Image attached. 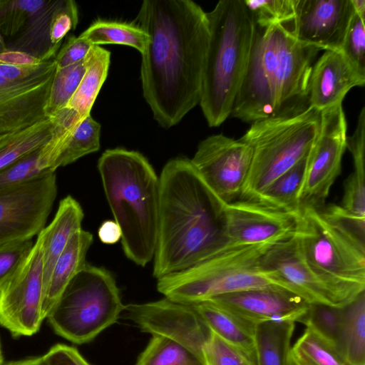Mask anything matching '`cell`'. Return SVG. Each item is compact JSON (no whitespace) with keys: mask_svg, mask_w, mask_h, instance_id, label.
I'll list each match as a JSON object with an SVG mask.
<instances>
[{"mask_svg":"<svg viewBox=\"0 0 365 365\" xmlns=\"http://www.w3.org/2000/svg\"><path fill=\"white\" fill-rule=\"evenodd\" d=\"M153 275L157 279L191 267L227 246L222 235V205L191 160L176 158L163 168Z\"/></svg>","mask_w":365,"mask_h":365,"instance_id":"obj_2","label":"cell"},{"mask_svg":"<svg viewBox=\"0 0 365 365\" xmlns=\"http://www.w3.org/2000/svg\"><path fill=\"white\" fill-rule=\"evenodd\" d=\"M364 181L351 173L344 182V192L339 205L345 212L359 219H365Z\"/></svg>","mask_w":365,"mask_h":365,"instance_id":"obj_42","label":"cell"},{"mask_svg":"<svg viewBox=\"0 0 365 365\" xmlns=\"http://www.w3.org/2000/svg\"><path fill=\"white\" fill-rule=\"evenodd\" d=\"M287 365H304L302 362H300L292 353L291 349L289 351L287 364Z\"/></svg>","mask_w":365,"mask_h":365,"instance_id":"obj_50","label":"cell"},{"mask_svg":"<svg viewBox=\"0 0 365 365\" xmlns=\"http://www.w3.org/2000/svg\"><path fill=\"white\" fill-rule=\"evenodd\" d=\"M221 224L227 247L273 245L294 235L297 215L238 199L222 207Z\"/></svg>","mask_w":365,"mask_h":365,"instance_id":"obj_15","label":"cell"},{"mask_svg":"<svg viewBox=\"0 0 365 365\" xmlns=\"http://www.w3.org/2000/svg\"><path fill=\"white\" fill-rule=\"evenodd\" d=\"M83 217L79 202L68 195L60 201L52 222L38 233L43 256V289L70 238L81 229Z\"/></svg>","mask_w":365,"mask_h":365,"instance_id":"obj_20","label":"cell"},{"mask_svg":"<svg viewBox=\"0 0 365 365\" xmlns=\"http://www.w3.org/2000/svg\"><path fill=\"white\" fill-rule=\"evenodd\" d=\"M210 330L255 363V326L210 301L192 304Z\"/></svg>","mask_w":365,"mask_h":365,"instance_id":"obj_22","label":"cell"},{"mask_svg":"<svg viewBox=\"0 0 365 365\" xmlns=\"http://www.w3.org/2000/svg\"><path fill=\"white\" fill-rule=\"evenodd\" d=\"M58 0H38L26 24L13 38L7 49L29 53L46 61L54 58L58 50L50 42L49 28L53 13Z\"/></svg>","mask_w":365,"mask_h":365,"instance_id":"obj_23","label":"cell"},{"mask_svg":"<svg viewBox=\"0 0 365 365\" xmlns=\"http://www.w3.org/2000/svg\"><path fill=\"white\" fill-rule=\"evenodd\" d=\"M271 246L226 247L191 267L158 279L157 289L165 298L187 304L267 287L291 291L284 282L262 267V255Z\"/></svg>","mask_w":365,"mask_h":365,"instance_id":"obj_7","label":"cell"},{"mask_svg":"<svg viewBox=\"0 0 365 365\" xmlns=\"http://www.w3.org/2000/svg\"><path fill=\"white\" fill-rule=\"evenodd\" d=\"M210 38L199 104L210 127L232 113L249 61L253 19L244 0H220L206 12Z\"/></svg>","mask_w":365,"mask_h":365,"instance_id":"obj_5","label":"cell"},{"mask_svg":"<svg viewBox=\"0 0 365 365\" xmlns=\"http://www.w3.org/2000/svg\"><path fill=\"white\" fill-rule=\"evenodd\" d=\"M135 365H202L187 349L167 338L153 336Z\"/></svg>","mask_w":365,"mask_h":365,"instance_id":"obj_31","label":"cell"},{"mask_svg":"<svg viewBox=\"0 0 365 365\" xmlns=\"http://www.w3.org/2000/svg\"><path fill=\"white\" fill-rule=\"evenodd\" d=\"M341 51L350 63L365 76V21L356 13L349 24Z\"/></svg>","mask_w":365,"mask_h":365,"instance_id":"obj_41","label":"cell"},{"mask_svg":"<svg viewBox=\"0 0 365 365\" xmlns=\"http://www.w3.org/2000/svg\"><path fill=\"white\" fill-rule=\"evenodd\" d=\"M361 74L340 51H325L314 63L308 81L309 105L319 111L342 104L354 87L363 86Z\"/></svg>","mask_w":365,"mask_h":365,"instance_id":"obj_19","label":"cell"},{"mask_svg":"<svg viewBox=\"0 0 365 365\" xmlns=\"http://www.w3.org/2000/svg\"><path fill=\"white\" fill-rule=\"evenodd\" d=\"M264 269L284 282L292 292L309 304L343 307L349 304L329 287L306 261L294 235L269 247L262 255Z\"/></svg>","mask_w":365,"mask_h":365,"instance_id":"obj_17","label":"cell"},{"mask_svg":"<svg viewBox=\"0 0 365 365\" xmlns=\"http://www.w3.org/2000/svg\"><path fill=\"white\" fill-rule=\"evenodd\" d=\"M41 148L0 170V192L55 172L42 160Z\"/></svg>","mask_w":365,"mask_h":365,"instance_id":"obj_35","label":"cell"},{"mask_svg":"<svg viewBox=\"0 0 365 365\" xmlns=\"http://www.w3.org/2000/svg\"><path fill=\"white\" fill-rule=\"evenodd\" d=\"M202 354L203 365H255L246 353L212 331Z\"/></svg>","mask_w":365,"mask_h":365,"instance_id":"obj_37","label":"cell"},{"mask_svg":"<svg viewBox=\"0 0 365 365\" xmlns=\"http://www.w3.org/2000/svg\"><path fill=\"white\" fill-rule=\"evenodd\" d=\"M291 351L304 365H346L332 345L307 327L291 346Z\"/></svg>","mask_w":365,"mask_h":365,"instance_id":"obj_32","label":"cell"},{"mask_svg":"<svg viewBox=\"0 0 365 365\" xmlns=\"http://www.w3.org/2000/svg\"><path fill=\"white\" fill-rule=\"evenodd\" d=\"M207 301L255 326L269 322H299L309 303L281 287H267L232 292Z\"/></svg>","mask_w":365,"mask_h":365,"instance_id":"obj_18","label":"cell"},{"mask_svg":"<svg viewBox=\"0 0 365 365\" xmlns=\"http://www.w3.org/2000/svg\"><path fill=\"white\" fill-rule=\"evenodd\" d=\"M295 235L311 268L347 302L365 292V238L307 205L297 215Z\"/></svg>","mask_w":365,"mask_h":365,"instance_id":"obj_6","label":"cell"},{"mask_svg":"<svg viewBox=\"0 0 365 365\" xmlns=\"http://www.w3.org/2000/svg\"><path fill=\"white\" fill-rule=\"evenodd\" d=\"M1 135H1L0 136H1Z\"/></svg>","mask_w":365,"mask_h":365,"instance_id":"obj_53","label":"cell"},{"mask_svg":"<svg viewBox=\"0 0 365 365\" xmlns=\"http://www.w3.org/2000/svg\"><path fill=\"white\" fill-rule=\"evenodd\" d=\"M92 242V234L82 228L70 238L43 289L41 304L43 319L47 317L68 284L86 264V254Z\"/></svg>","mask_w":365,"mask_h":365,"instance_id":"obj_21","label":"cell"},{"mask_svg":"<svg viewBox=\"0 0 365 365\" xmlns=\"http://www.w3.org/2000/svg\"><path fill=\"white\" fill-rule=\"evenodd\" d=\"M92 46L80 35L71 36L54 57L56 68H62L83 61Z\"/></svg>","mask_w":365,"mask_h":365,"instance_id":"obj_43","label":"cell"},{"mask_svg":"<svg viewBox=\"0 0 365 365\" xmlns=\"http://www.w3.org/2000/svg\"><path fill=\"white\" fill-rule=\"evenodd\" d=\"M43 365H91L74 347L58 344L41 356Z\"/></svg>","mask_w":365,"mask_h":365,"instance_id":"obj_44","label":"cell"},{"mask_svg":"<svg viewBox=\"0 0 365 365\" xmlns=\"http://www.w3.org/2000/svg\"><path fill=\"white\" fill-rule=\"evenodd\" d=\"M337 351L346 365H365V292L343 307Z\"/></svg>","mask_w":365,"mask_h":365,"instance_id":"obj_25","label":"cell"},{"mask_svg":"<svg viewBox=\"0 0 365 365\" xmlns=\"http://www.w3.org/2000/svg\"><path fill=\"white\" fill-rule=\"evenodd\" d=\"M55 172L0 192V245L30 240L45 227L57 195Z\"/></svg>","mask_w":365,"mask_h":365,"instance_id":"obj_13","label":"cell"},{"mask_svg":"<svg viewBox=\"0 0 365 365\" xmlns=\"http://www.w3.org/2000/svg\"><path fill=\"white\" fill-rule=\"evenodd\" d=\"M342 319L343 307L309 304L299 322L312 329L337 350Z\"/></svg>","mask_w":365,"mask_h":365,"instance_id":"obj_34","label":"cell"},{"mask_svg":"<svg viewBox=\"0 0 365 365\" xmlns=\"http://www.w3.org/2000/svg\"><path fill=\"white\" fill-rule=\"evenodd\" d=\"M84 61V74L66 106L76 111L83 119L91 115V108L106 79L110 53L100 46L93 45Z\"/></svg>","mask_w":365,"mask_h":365,"instance_id":"obj_24","label":"cell"},{"mask_svg":"<svg viewBox=\"0 0 365 365\" xmlns=\"http://www.w3.org/2000/svg\"><path fill=\"white\" fill-rule=\"evenodd\" d=\"M78 22V12L73 0H58L49 28V38L52 46L59 50L64 37L74 30Z\"/></svg>","mask_w":365,"mask_h":365,"instance_id":"obj_40","label":"cell"},{"mask_svg":"<svg viewBox=\"0 0 365 365\" xmlns=\"http://www.w3.org/2000/svg\"><path fill=\"white\" fill-rule=\"evenodd\" d=\"M45 62L24 51L6 49L0 53V63L16 66H36Z\"/></svg>","mask_w":365,"mask_h":365,"instance_id":"obj_46","label":"cell"},{"mask_svg":"<svg viewBox=\"0 0 365 365\" xmlns=\"http://www.w3.org/2000/svg\"><path fill=\"white\" fill-rule=\"evenodd\" d=\"M293 322L269 321L255 326V365H287Z\"/></svg>","mask_w":365,"mask_h":365,"instance_id":"obj_26","label":"cell"},{"mask_svg":"<svg viewBox=\"0 0 365 365\" xmlns=\"http://www.w3.org/2000/svg\"><path fill=\"white\" fill-rule=\"evenodd\" d=\"M252 156V149L247 143L217 134L201 141L190 160L224 206L240 199Z\"/></svg>","mask_w":365,"mask_h":365,"instance_id":"obj_11","label":"cell"},{"mask_svg":"<svg viewBox=\"0 0 365 365\" xmlns=\"http://www.w3.org/2000/svg\"><path fill=\"white\" fill-rule=\"evenodd\" d=\"M354 12L365 21V0H351Z\"/></svg>","mask_w":365,"mask_h":365,"instance_id":"obj_49","label":"cell"},{"mask_svg":"<svg viewBox=\"0 0 365 365\" xmlns=\"http://www.w3.org/2000/svg\"><path fill=\"white\" fill-rule=\"evenodd\" d=\"M136 20L148 35L142 56L143 96L169 128L199 104L210 32L206 12L190 0H145Z\"/></svg>","mask_w":365,"mask_h":365,"instance_id":"obj_1","label":"cell"},{"mask_svg":"<svg viewBox=\"0 0 365 365\" xmlns=\"http://www.w3.org/2000/svg\"><path fill=\"white\" fill-rule=\"evenodd\" d=\"M4 365H43V363L41 357H32L23 360L11 361Z\"/></svg>","mask_w":365,"mask_h":365,"instance_id":"obj_48","label":"cell"},{"mask_svg":"<svg viewBox=\"0 0 365 365\" xmlns=\"http://www.w3.org/2000/svg\"><path fill=\"white\" fill-rule=\"evenodd\" d=\"M307 157L273 182L255 202L297 215L300 209L299 194L304 175Z\"/></svg>","mask_w":365,"mask_h":365,"instance_id":"obj_29","label":"cell"},{"mask_svg":"<svg viewBox=\"0 0 365 365\" xmlns=\"http://www.w3.org/2000/svg\"><path fill=\"white\" fill-rule=\"evenodd\" d=\"M319 51L298 41L282 25L254 22L249 61L231 115L252 123L305 110L309 77Z\"/></svg>","mask_w":365,"mask_h":365,"instance_id":"obj_3","label":"cell"},{"mask_svg":"<svg viewBox=\"0 0 365 365\" xmlns=\"http://www.w3.org/2000/svg\"><path fill=\"white\" fill-rule=\"evenodd\" d=\"M253 19L259 26L290 24L295 14V0H244Z\"/></svg>","mask_w":365,"mask_h":365,"instance_id":"obj_36","label":"cell"},{"mask_svg":"<svg viewBox=\"0 0 365 365\" xmlns=\"http://www.w3.org/2000/svg\"><path fill=\"white\" fill-rule=\"evenodd\" d=\"M106 197L121 230L128 259L145 267L154 258L159 223L160 178L141 153L108 149L98 161Z\"/></svg>","mask_w":365,"mask_h":365,"instance_id":"obj_4","label":"cell"},{"mask_svg":"<svg viewBox=\"0 0 365 365\" xmlns=\"http://www.w3.org/2000/svg\"><path fill=\"white\" fill-rule=\"evenodd\" d=\"M85 70L84 59L62 68H56L45 108L47 116H53L67 106L76 92Z\"/></svg>","mask_w":365,"mask_h":365,"instance_id":"obj_33","label":"cell"},{"mask_svg":"<svg viewBox=\"0 0 365 365\" xmlns=\"http://www.w3.org/2000/svg\"><path fill=\"white\" fill-rule=\"evenodd\" d=\"M2 362H3V356H2V352H1V344H0V365L2 364Z\"/></svg>","mask_w":365,"mask_h":365,"instance_id":"obj_52","label":"cell"},{"mask_svg":"<svg viewBox=\"0 0 365 365\" xmlns=\"http://www.w3.org/2000/svg\"><path fill=\"white\" fill-rule=\"evenodd\" d=\"M37 3L38 0H0V34L14 38Z\"/></svg>","mask_w":365,"mask_h":365,"instance_id":"obj_38","label":"cell"},{"mask_svg":"<svg viewBox=\"0 0 365 365\" xmlns=\"http://www.w3.org/2000/svg\"><path fill=\"white\" fill-rule=\"evenodd\" d=\"M354 13L351 0H295L294 18L284 27L301 43L341 51Z\"/></svg>","mask_w":365,"mask_h":365,"instance_id":"obj_16","label":"cell"},{"mask_svg":"<svg viewBox=\"0 0 365 365\" xmlns=\"http://www.w3.org/2000/svg\"><path fill=\"white\" fill-rule=\"evenodd\" d=\"M34 245L30 239L0 245V292L23 266Z\"/></svg>","mask_w":365,"mask_h":365,"instance_id":"obj_39","label":"cell"},{"mask_svg":"<svg viewBox=\"0 0 365 365\" xmlns=\"http://www.w3.org/2000/svg\"><path fill=\"white\" fill-rule=\"evenodd\" d=\"M101 125L91 115L86 117L76 128L54 163L56 170L74 163L100 148Z\"/></svg>","mask_w":365,"mask_h":365,"instance_id":"obj_30","label":"cell"},{"mask_svg":"<svg viewBox=\"0 0 365 365\" xmlns=\"http://www.w3.org/2000/svg\"><path fill=\"white\" fill-rule=\"evenodd\" d=\"M55 127L53 117L23 130L0 136V170L43 148L51 139Z\"/></svg>","mask_w":365,"mask_h":365,"instance_id":"obj_27","label":"cell"},{"mask_svg":"<svg viewBox=\"0 0 365 365\" xmlns=\"http://www.w3.org/2000/svg\"><path fill=\"white\" fill-rule=\"evenodd\" d=\"M43 256L37 237L26 262L0 292V324L14 336H31L43 322Z\"/></svg>","mask_w":365,"mask_h":365,"instance_id":"obj_14","label":"cell"},{"mask_svg":"<svg viewBox=\"0 0 365 365\" xmlns=\"http://www.w3.org/2000/svg\"><path fill=\"white\" fill-rule=\"evenodd\" d=\"M321 111L309 106L301 113L252 123L240 138L252 149L240 199L255 202L278 178L304 158L320 128Z\"/></svg>","mask_w":365,"mask_h":365,"instance_id":"obj_8","label":"cell"},{"mask_svg":"<svg viewBox=\"0 0 365 365\" xmlns=\"http://www.w3.org/2000/svg\"><path fill=\"white\" fill-rule=\"evenodd\" d=\"M100 240L107 245H113L121 239V230L113 220H106L100 226L98 232Z\"/></svg>","mask_w":365,"mask_h":365,"instance_id":"obj_47","label":"cell"},{"mask_svg":"<svg viewBox=\"0 0 365 365\" xmlns=\"http://www.w3.org/2000/svg\"><path fill=\"white\" fill-rule=\"evenodd\" d=\"M124 306L112 274L86 262L66 287L46 318L57 334L82 344L115 324Z\"/></svg>","mask_w":365,"mask_h":365,"instance_id":"obj_9","label":"cell"},{"mask_svg":"<svg viewBox=\"0 0 365 365\" xmlns=\"http://www.w3.org/2000/svg\"><path fill=\"white\" fill-rule=\"evenodd\" d=\"M80 36L91 45L119 44L133 47L141 54L145 51L149 37L138 25L112 20L98 19Z\"/></svg>","mask_w":365,"mask_h":365,"instance_id":"obj_28","label":"cell"},{"mask_svg":"<svg viewBox=\"0 0 365 365\" xmlns=\"http://www.w3.org/2000/svg\"><path fill=\"white\" fill-rule=\"evenodd\" d=\"M7 49L6 41L4 38V36L0 34V53L6 51Z\"/></svg>","mask_w":365,"mask_h":365,"instance_id":"obj_51","label":"cell"},{"mask_svg":"<svg viewBox=\"0 0 365 365\" xmlns=\"http://www.w3.org/2000/svg\"><path fill=\"white\" fill-rule=\"evenodd\" d=\"M346 130L342 104L321 111L319 131L307 157L299 194L300 206H324L330 189L341 171Z\"/></svg>","mask_w":365,"mask_h":365,"instance_id":"obj_10","label":"cell"},{"mask_svg":"<svg viewBox=\"0 0 365 365\" xmlns=\"http://www.w3.org/2000/svg\"><path fill=\"white\" fill-rule=\"evenodd\" d=\"M51 77L45 80L18 83L5 78L0 73V101L15 96L37 87L50 79Z\"/></svg>","mask_w":365,"mask_h":365,"instance_id":"obj_45","label":"cell"},{"mask_svg":"<svg viewBox=\"0 0 365 365\" xmlns=\"http://www.w3.org/2000/svg\"><path fill=\"white\" fill-rule=\"evenodd\" d=\"M120 318L131 321L143 332L178 343L202 364V347L211 331L192 304L165 297L154 302L128 304L124 306Z\"/></svg>","mask_w":365,"mask_h":365,"instance_id":"obj_12","label":"cell"}]
</instances>
